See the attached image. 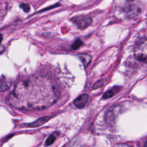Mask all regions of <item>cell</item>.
Returning <instances> with one entry per match:
<instances>
[{"mask_svg":"<svg viewBox=\"0 0 147 147\" xmlns=\"http://www.w3.org/2000/svg\"><path fill=\"white\" fill-rule=\"evenodd\" d=\"M79 57L82 60L84 67H86L91 62V57L90 55L87 54H81L79 55Z\"/></svg>","mask_w":147,"mask_h":147,"instance_id":"obj_7","label":"cell"},{"mask_svg":"<svg viewBox=\"0 0 147 147\" xmlns=\"http://www.w3.org/2000/svg\"><path fill=\"white\" fill-rule=\"evenodd\" d=\"M142 10V4L139 0H126L122 11L125 16L130 18L140 16Z\"/></svg>","mask_w":147,"mask_h":147,"instance_id":"obj_1","label":"cell"},{"mask_svg":"<svg viewBox=\"0 0 147 147\" xmlns=\"http://www.w3.org/2000/svg\"><path fill=\"white\" fill-rule=\"evenodd\" d=\"M11 86V83L7 80L5 77H0V91L7 90Z\"/></svg>","mask_w":147,"mask_h":147,"instance_id":"obj_5","label":"cell"},{"mask_svg":"<svg viewBox=\"0 0 147 147\" xmlns=\"http://www.w3.org/2000/svg\"><path fill=\"white\" fill-rule=\"evenodd\" d=\"M145 146H147V141H146V143L145 144Z\"/></svg>","mask_w":147,"mask_h":147,"instance_id":"obj_14","label":"cell"},{"mask_svg":"<svg viewBox=\"0 0 147 147\" xmlns=\"http://www.w3.org/2000/svg\"><path fill=\"white\" fill-rule=\"evenodd\" d=\"M83 44V42L80 39H77L72 45V48L74 50H76L80 48Z\"/></svg>","mask_w":147,"mask_h":147,"instance_id":"obj_8","label":"cell"},{"mask_svg":"<svg viewBox=\"0 0 147 147\" xmlns=\"http://www.w3.org/2000/svg\"><path fill=\"white\" fill-rule=\"evenodd\" d=\"M20 7L26 13L29 12L30 10V6L27 3H22L20 5Z\"/></svg>","mask_w":147,"mask_h":147,"instance_id":"obj_11","label":"cell"},{"mask_svg":"<svg viewBox=\"0 0 147 147\" xmlns=\"http://www.w3.org/2000/svg\"><path fill=\"white\" fill-rule=\"evenodd\" d=\"M134 54L138 60L147 63V38H142L136 42Z\"/></svg>","mask_w":147,"mask_h":147,"instance_id":"obj_2","label":"cell"},{"mask_svg":"<svg viewBox=\"0 0 147 147\" xmlns=\"http://www.w3.org/2000/svg\"><path fill=\"white\" fill-rule=\"evenodd\" d=\"M113 95H114V92H113V90H108L103 95V98L105 99H109V98L112 97L113 96Z\"/></svg>","mask_w":147,"mask_h":147,"instance_id":"obj_10","label":"cell"},{"mask_svg":"<svg viewBox=\"0 0 147 147\" xmlns=\"http://www.w3.org/2000/svg\"><path fill=\"white\" fill-rule=\"evenodd\" d=\"M2 38H3V36H2V35L1 34H0V44H1V41H2Z\"/></svg>","mask_w":147,"mask_h":147,"instance_id":"obj_12","label":"cell"},{"mask_svg":"<svg viewBox=\"0 0 147 147\" xmlns=\"http://www.w3.org/2000/svg\"><path fill=\"white\" fill-rule=\"evenodd\" d=\"M3 48L0 47V53H1V52H3Z\"/></svg>","mask_w":147,"mask_h":147,"instance_id":"obj_13","label":"cell"},{"mask_svg":"<svg viewBox=\"0 0 147 147\" xmlns=\"http://www.w3.org/2000/svg\"><path fill=\"white\" fill-rule=\"evenodd\" d=\"M50 118L49 117H42V118H40L38 119H37V121H34V122L30 123L29 125H27L26 126L27 127H37L39 126L40 125H43L44 123H45L47 121L49 120V119Z\"/></svg>","mask_w":147,"mask_h":147,"instance_id":"obj_6","label":"cell"},{"mask_svg":"<svg viewBox=\"0 0 147 147\" xmlns=\"http://www.w3.org/2000/svg\"><path fill=\"white\" fill-rule=\"evenodd\" d=\"M88 99V95L84 94L79 96L74 101V105L79 109H82L84 107Z\"/></svg>","mask_w":147,"mask_h":147,"instance_id":"obj_4","label":"cell"},{"mask_svg":"<svg viewBox=\"0 0 147 147\" xmlns=\"http://www.w3.org/2000/svg\"><path fill=\"white\" fill-rule=\"evenodd\" d=\"M56 140V136L52 134H51L47 139L46 141H45V144L46 145H51V144H52L54 141H55Z\"/></svg>","mask_w":147,"mask_h":147,"instance_id":"obj_9","label":"cell"},{"mask_svg":"<svg viewBox=\"0 0 147 147\" xmlns=\"http://www.w3.org/2000/svg\"><path fill=\"white\" fill-rule=\"evenodd\" d=\"M71 21L76 25V26L81 29H83L88 27L92 22V19L88 16L80 15L72 17Z\"/></svg>","mask_w":147,"mask_h":147,"instance_id":"obj_3","label":"cell"}]
</instances>
